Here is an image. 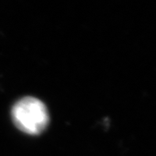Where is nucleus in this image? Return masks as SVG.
Segmentation results:
<instances>
[{"label": "nucleus", "instance_id": "obj_1", "mask_svg": "<svg viewBox=\"0 0 156 156\" xmlns=\"http://www.w3.org/2000/svg\"><path fill=\"white\" fill-rule=\"evenodd\" d=\"M12 118L18 129L30 135H38L47 127L48 112L41 100L33 97L23 98L12 109Z\"/></svg>", "mask_w": 156, "mask_h": 156}]
</instances>
